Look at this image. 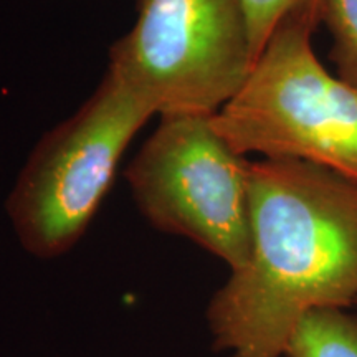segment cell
<instances>
[{"label":"cell","instance_id":"6da1fadb","mask_svg":"<svg viewBox=\"0 0 357 357\" xmlns=\"http://www.w3.org/2000/svg\"><path fill=\"white\" fill-rule=\"evenodd\" d=\"M252 248L205 319L223 357H283L306 312L357 305V184L288 159L250 162Z\"/></svg>","mask_w":357,"mask_h":357},{"label":"cell","instance_id":"7a4b0ae2","mask_svg":"<svg viewBox=\"0 0 357 357\" xmlns=\"http://www.w3.org/2000/svg\"><path fill=\"white\" fill-rule=\"evenodd\" d=\"M319 24L321 0L289 12L212 124L243 158L301 160L357 184V88L316 56Z\"/></svg>","mask_w":357,"mask_h":357},{"label":"cell","instance_id":"52a82bcc","mask_svg":"<svg viewBox=\"0 0 357 357\" xmlns=\"http://www.w3.org/2000/svg\"><path fill=\"white\" fill-rule=\"evenodd\" d=\"M321 24L333 37L337 77L357 88V0H321Z\"/></svg>","mask_w":357,"mask_h":357},{"label":"cell","instance_id":"3957f363","mask_svg":"<svg viewBox=\"0 0 357 357\" xmlns=\"http://www.w3.org/2000/svg\"><path fill=\"white\" fill-rule=\"evenodd\" d=\"M153 114L108 70L82 108L45 134L6 202L26 253L50 260L78 243L113 184L124 151Z\"/></svg>","mask_w":357,"mask_h":357},{"label":"cell","instance_id":"277c9868","mask_svg":"<svg viewBox=\"0 0 357 357\" xmlns=\"http://www.w3.org/2000/svg\"><path fill=\"white\" fill-rule=\"evenodd\" d=\"M109 71L154 114L212 116L255 65L242 0H136Z\"/></svg>","mask_w":357,"mask_h":357},{"label":"cell","instance_id":"8992f818","mask_svg":"<svg viewBox=\"0 0 357 357\" xmlns=\"http://www.w3.org/2000/svg\"><path fill=\"white\" fill-rule=\"evenodd\" d=\"M283 357H357V314L342 307L306 312L288 337Z\"/></svg>","mask_w":357,"mask_h":357},{"label":"cell","instance_id":"5b68a950","mask_svg":"<svg viewBox=\"0 0 357 357\" xmlns=\"http://www.w3.org/2000/svg\"><path fill=\"white\" fill-rule=\"evenodd\" d=\"M126 178L151 225L184 236L240 270L252 248L250 162L215 131L212 116H164Z\"/></svg>","mask_w":357,"mask_h":357},{"label":"cell","instance_id":"ba28073f","mask_svg":"<svg viewBox=\"0 0 357 357\" xmlns=\"http://www.w3.org/2000/svg\"><path fill=\"white\" fill-rule=\"evenodd\" d=\"M310 2L314 0H242L255 61L280 22L294 8Z\"/></svg>","mask_w":357,"mask_h":357}]
</instances>
